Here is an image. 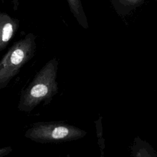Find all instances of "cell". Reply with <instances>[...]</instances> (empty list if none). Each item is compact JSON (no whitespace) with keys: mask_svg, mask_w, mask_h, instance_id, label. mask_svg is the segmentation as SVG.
<instances>
[{"mask_svg":"<svg viewBox=\"0 0 157 157\" xmlns=\"http://www.w3.org/2000/svg\"><path fill=\"white\" fill-rule=\"evenodd\" d=\"M12 151V148L10 147H6L0 148V157H4L8 155Z\"/></svg>","mask_w":157,"mask_h":157,"instance_id":"obj_6","label":"cell"},{"mask_svg":"<svg viewBox=\"0 0 157 157\" xmlns=\"http://www.w3.org/2000/svg\"><path fill=\"white\" fill-rule=\"evenodd\" d=\"M18 28L17 21L5 13L0 12V50L11 40Z\"/></svg>","mask_w":157,"mask_h":157,"instance_id":"obj_4","label":"cell"},{"mask_svg":"<svg viewBox=\"0 0 157 157\" xmlns=\"http://www.w3.org/2000/svg\"><path fill=\"white\" fill-rule=\"evenodd\" d=\"M121 1H122L123 2H124L125 4H136L137 2H138L139 0H121Z\"/></svg>","mask_w":157,"mask_h":157,"instance_id":"obj_7","label":"cell"},{"mask_svg":"<svg viewBox=\"0 0 157 157\" xmlns=\"http://www.w3.org/2000/svg\"><path fill=\"white\" fill-rule=\"evenodd\" d=\"M137 157H145V155L144 153H142L141 152L139 153L138 155H137Z\"/></svg>","mask_w":157,"mask_h":157,"instance_id":"obj_8","label":"cell"},{"mask_svg":"<svg viewBox=\"0 0 157 157\" xmlns=\"http://www.w3.org/2000/svg\"><path fill=\"white\" fill-rule=\"evenodd\" d=\"M57 69L58 61L56 58H53L37 72L21 94L18 105L20 111L31 112L42 102L50 101L56 94Z\"/></svg>","mask_w":157,"mask_h":157,"instance_id":"obj_1","label":"cell"},{"mask_svg":"<svg viewBox=\"0 0 157 157\" xmlns=\"http://www.w3.org/2000/svg\"><path fill=\"white\" fill-rule=\"evenodd\" d=\"M35 37L28 34L16 42L0 60V89L6 87L20 69L34 56Z\"/></svg>","mask_w":157,"mask_h":157,"instance_id":"obj_2","label":"cell"},{"mask_svg":"<svg viewBox=\"0 0 157 157\" xmlns=\"http://www.w3.org/2000/svg\"><path fill=\"white\" fill-rule=\"evenodd\" d=\"M85 132L69 124L55 122H40L34 124L25 134V137L39 143L63 142L85 136Z\"/></svg>","mask_w":157,"mask_h":157,"instance_id":"obj_3","label":"cell"},{"mask_svg":"<svg viewBox=\"0 0 157 157\" xmlns=\"http://www.w3.org/2000/svg\"><path fill=\"white\" fill-rule=\"evenodd\" d=\"M69 5L70 9L78 21L79 24L82 25L84 28H88V23L86 21V18L83 12L82 5L80 0H67Z\"/></svg>","mask_w":157,"mask_h":157,"instance_id":"obj_5","label":"cell"},{"mask_svg":"<svg viewBox=\"0 0 157 157\" xmlns=\"http://www.w3.org/2000/svg\"><path fill=\"white\" fill-rule=\"evenodd\" d=\"M145 157H150V156L147 153V154H145Z\"/></svg>","mask_w":157,"mask_h":157,"instance_id":"obj_9","label":"cell"}]
</instances>
